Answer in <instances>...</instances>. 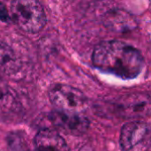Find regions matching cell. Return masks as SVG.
Segmentation results:
<instances>
[{
  "instance_id": "obj_7",
  "label": "cell",
  "mask_w": 151,
  "mask_h": 151,
  "mask_svg": "<svg viewBox=\"0 0 151 151\" xmlns=\"http://www.w3.org/2000/svg\"><path fill=\"white\" fill-rule=\"evenodd\" d=\"M34 142L36 151H69L64 138L53 129H41Z\"/></svg>"
},
{
  "instance_id": "obj_2",
  "label": "cell",
  "mask_w": 151,
  "mask_h": 151,
  "mask_svg": "<svg viewBox=\"0 0 151 151\" xmlns=\"http://www.w3.org/2000/svg\"><path fill=\"white\" fill-rule=\"evenodd\" d=\"M13 21L22 30L35 34L46 24V15L42 4L34 0H17L11 4Z\"/></svg>"
},
{
  "instance_id": "obj_5",
  "label": "cell",
  "mask_w": 151,
  "mask_h": 151,
  "mask_svg": "<svg viewBox=\"0 0 151 151\" xmlns=\"http://www.w3.org/2000/svg\"><path fill=\"white\" fill-rule=\"evenodd\" d=\"M49 118L57 128L72 135H81L89 127L88 119L76 111H57L51 112Z\"/></svg>"
},
{
  "instance_id": "obj_3",
  "label": "cell",
  "mask_w": 151,
  "mask_h": 151,
  "mask_svg": "<svg viewBox=\"0 0 151 151\" xmlns=\"http://www.w3.org/2000/svg\"><path fill=\"white\" fill-rule=\"evenodd\" d=\"M113 108L114 112L120 118L141 119L151 111V98L143 93L124 95L114 101Z\"/></svg>"
},
{
  "instance_id": "obj_1",
  "label": "cell",
  "mask_w": 151,
  "mask_h": 151,
  "mask_svg": "<svg viewBox=\"0 0 151 151\" xmlns=\"http://www.w3.org/2000/svg\"><path fill=\"white\" fill-rule=\"evenodd\" d=\"M92 61L99 70L122 79H134L142 71L144 61L141 52L119 41H105L96 46Z\"/></svg>"
},
{
  "instance_id": "obj_6",
  "label": "cell",
  "mask_w": 151,
  "mask_h": 151,
  "mask_svg": "<svg viewBox=\"0 0 151 151\" xmlns=\"http://www.w3.org/2000/svg\"><path fill=\"white\" fill-rule=\"evenodd\" d=\"M104 24L110 30L124 33L134 29L137 27L135 18L124 10H112L106 12L103 18Z\"/></svg>"
},
{
  "instance_id": "obj_11",
  "label": "cell",
  "mask_w": 151,
  "mask_h": 151,
  "mask_svg": "<svg viewBox=\"0 0 151 151\" xmlns=\"http://www.w3.org/2000/svg\"><path fill=\"white\" fill-rule=\"evenodd\" d=\"M7 142L11 151H27L28 149L26 135L20 132L12 133L7 138Z\"/></svg>"
},
{
  "instance_id": "obj_4",
  "label": "cell",
  "mask_w": 151,
  "mask_h": 151,
  "mask_svg": "<svg viewBox=\"0 0 151 151\" xmlns=\"http://www.w3.org/2000/svg\"><path fill=\"white\" fill-rule=\"evenodd\" d=\"M49 98L58 111H65L77 112L87 102L86 96L81 90L65 84H54L51 86L49 89Z\"/></svg>"
},
{
  "instance_id": "obj_12",
  "label": "cell",
  "mask_w": 151,
  "mask_h": 151,
  "mask_svg": "<svg viewBox=\"0 0 151 151\" xmlns=\"http://www.w3.org/2000/svg\"><path fill=\"white\" fill-rule=\"evenodd\" d=\"M0 19L4 22L10 21V16L7 12L5 5L3 3H0Z\"/></svg>"
},
{
  "instance_id": "obj_8",
  "label": "cell",
  "mask_w": 151,
  "mask_h": 151,
  "mask_svg": "<svg viewBox=\"0 0 151 151\" xmlns=\"http://www.w3.org/2000/svg\"><path fill=\"white\" fill-rule=\"evenodd\" d=\"M147 131V126L140 121H130L125 124L120 133L119 143L121 149L124 151L133 149L144 138Z\"/></svg>"
},
{
  "instance_id": "obj_10",
  "label": "cell",
  "mask_w": 151,
  "mask_h": 151,
  "mask_svg": "<svg viewBox=\"0 0 151 151\" xmlns=\"http://www.w3.org/2000/svg\"><path fill=\"white\" fill-rule=\"evenodd\" d=\"M19 68V63L13 50L7 44L0 42V72L11 74Z\"/></svg>"
},
{
  "instance_id": "obj_9",
  "label": "cell",
  "mask_w": 151,
  "mask_h": 151,
  "mask_svg": "<svg viewBox=\"0 0 151 151\" xmlns=\"http://www.w3.org/2000/svg\"><path fill=\"white\" fill-rule=\"evenodd\" d=\"M20 106V102L15 91L0 78V118L18 114Z\"/></svg>"
}]
</instances>
